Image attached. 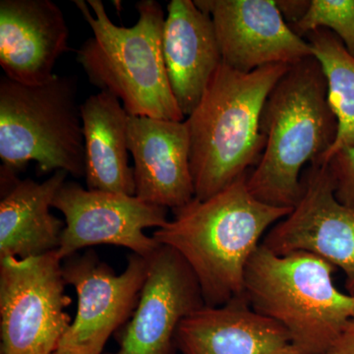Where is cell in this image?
<instances>
[{"label":"cell","mask_w":354,"mask_h":354,"mask_svg":"<svg viewBox=\"0 0 354 354\" xmlns=\"http://www.w3.org/2000/svg\"><path fill=\"white\" fill-rule=\"evenodd\" d=\"M311 0H276L279 12L290 27L297 25L308 11Z\"/></svg>","instance_id":"7402d4cb"},{"label":"cell","mask_w":354,"mask_h":354,"mask_svg":"<svg viewBox=\"0 0 354 354\" xmlns=\"http://www.w3.org/2000/svg\"><path fill=\"white\" fill-rule=\"evenodd\" d=\"M0 172V259H27L57 251L65 223L51 214L50 208L68 174L55 171L37 183L19 179L4 167Z\"/></svg>","instance_id":"2e32d148"},{"label":"cell","mask_w":354,"mask_h":354,"mask_svg":"<svg viewBox=\"0 0 354 354\" xmlns=\"http://www.w3.org/2000/svg\"><path fill=\"white\" fill-rule=\"evenodd\" d=\"M57 251L0 259V354H55L71 325Z\"/></svg>","instance_id":"52a82bcc"},{"label":"cell","mask_w":354,"mask_h":354,"mask_svg":"<svg viewBox=\"0 0 354 354\" xmlns=\"http://www.w3.org/2000/svg\"><path fill=\"white\" fill-rule=\"evenodd\" d=\"M148 269V258L135 253L120 274L93 250L62 261L65 283L75 290L78 307L55 354H102L136 308Z\"/></svg>","instance_id":"ba28073f"},{"label":"cell","mask_w":354,"mask_h":354,"mask_svg":"<svg viewBox=\"0 0 354 354\" xmlns=\"http://www.w3.org/2000/svg\"><path fill=\"white\" fill-rule=\"evenodd\" d=\"M325 165L329 171L335 197L354 211V148L341 149Z\"/></svg>","instance_id":"44dd1931"},{"label":"cell","mask_w":354,"mask_h":354,"mask_svg":"<svg viewBox=\"0 0 354 354\" xmlns=\"http://www.w3.org/2000/svg\"><path fill=\"white\" fill-rule=\"evenodd\" d=\"M53 208L65 218L57 254L64 261L81 249L109 244L130 249L149 258L160 247L147 228L167 225V209L149 204L136 196L84 188L65 181L58 191Z\"/></svg>","instance_id":"9c48e42d"},{"label":"cell","mask_w":354,"mask_h":354,"mask_svg":"<svg viewBox=\"0 0 354 354\" xmlns=\"http://www.w3.org/2000/svg\"><path fill=\"white\" fill-rule=\"evenodd\" d=\"M248 174L208 199L194 198L172 209L174 218L152 235L187 262L207 306L243 297L247 264L260 239L292 211L254 197L247 186Z\"/></svg>","instance_id":"6da1fadb"},{"label":"cell","mask_w":354,"mask_h":354,"mask_svg":"<svg viewBox=\"0 0 354 354\" xmlns=\"http://www.w3.org/2000/svg\"><path fill=\"white\" fill-rule=\"evenodd\" d=\"M215 26L223 64L243 73L313 57L279 12L276 0H194Z\"/></svg>","instance_id":"7c38bea8"},{"label":"cell","mask_w":354,"mask_h":354,"mask_svg":"<svg viewBox=\"0 0 354 354\" xmlns=\"http://www.w3.org/2000/svg\"><path fill=\"white\" fill-rule=\"evenodd\" d=\"M291 65L249 73L221 64L196 109L185 120L195 198L206 200L248 174L265 149L261 116L276 84Z\"/></svg>","instance_id":"3957f363"},{"label":"cell","mask_w":354,"mask_h":354,"mask_svg":"<svg viewBox=\"0 0 354 354\" xmlns=\"http://www.w3.org/2000/svg\"><path fill=\"white\" fill-rule=\"evenodd\" d=\"M281 354H304L302 353H300V351H298L297 349H295L293 348L292 346H290V348L286 349V351H283Z\"/></svg>","instance_id":"cb8c5ba5"},{"label":"cell","mask_w":354,"mask_h":354,"mask_svg":"<svg viewBox=\"0 0 354 354\" xmlns=\"http://www.w3.org/2000/svg\"><path fill=\"white\" fill-rule=\"evenodd\" d=\"M176 344L183 354H281L291 346L286 330L254 311L244 297L186 317Z\"/></svg>","instance_id":"e0dca14e"},{"label":"cell","mask_w":354,"mask_h":354,"mask_svg":"<svg viewBox=\"0 0 354 354\" xmlns=\"http://www.w3.org/2000/svg\"><path fill=\"white\" fill-rule=\"evenodd\" d=\"M93 36L77 50L90 83L118 97L133 116L184 121L162 53L165 16L156 0L137 2L132 27L114 24L102 0H74Z\"/></svg>","instance_id":"277c9868"},{"label":"cell","mask_w":354,"mask_h":354,"mask_svg":"<svg viewBox=\"0 0 354 354\" xmlns=\"http://www.w3.org/2000/svg\"><path fill=\"white\" fill-rule=\"evenodd\" d=\"M262 158L247 176L259 201L293 209L299 202L302 171L334 145L337 116L330 106L322 66L314 57L291 65L270 93L261 116Z\"/></svg>","instance_id":"7a4b0ae2"},{"label":"cell","mask_w":354,"mask_h":354,"mask_svg":"<svg viewBox=\"0 0 354 354\" xmlns=\"http://www.w3.org/2000/svg\"><path fill=\"white\" fill-rule=\"evenodd\" d=\"M291 29L302 38L315 30H329L354 57V0H311L304 17Z\"/></svg>","instance_id":"ffe728a7"},{"label":"cell","mask_w":354,"mask_h":354,"mask_svg":"<svg viewBox=\"0 0 354 354\" xmlns=\"http://www.w3.org/2000/svg\"><path fill=\"white\" fill-rule=\"evenodd\" d=\"M335 270L315 254L279 256L261 243L247 264L243 297L279 323L298 351L326 354L354 320V297L337 290Z\"/></svg>","instance_id":"5b68a950"},{"label":"cell","mask_w":354,"mask_h":354,"mask_svg":"<svg viewBox=\"0 0 354 354\" xmlns=\"http://www.w3.org/2000/svg\"><path fill=\"white\" fill-rule=\"evenodd\" d=\"M128 149L134 160L135 196L138 199L171 209L194 199L185 120L129 114Z\"/></svg>","instance_id":"4fadbf2b"},{"label":"cell","mask_w":354,"mask_h":354,"mask_svg":"<svg viewBox=\"0 0 354 354\" xmlns=\"http://www.w3.org/2000/svg\"><path fill=\"white\" fill-rule=\"evenodd\" d=\"M2 167L23 171L31 162L41 174L85 176L81 104L75 76L57 75L41 85L0 79Z\"/></svg>","instance_id":"8992f818"},{"label":"cell","mask_w":354,"mask_h":354,"mask_svg":"<svg viewBox=\"0 0 354 354\" xmlns=\"http://www.w3.org/2000/svg\"><path fill=\"white\" fill-rule=\"evenodd\" d=\"M302 185L297 206L268 232L262 244L279 256L315 254L344 272L346 290L354 297V211L335 197L326 165H309Z\"/></svg>","instance_id":"30bf717a"},{"label":"cell","mask_w":354,"mask_h":354,"mask_svg":"<svg viewBox=\"0 0 354 354\" xmlns=\"http://www.w3.org/2000/svg\"><path fill=\"white\" fill-rule=\"evenodd\" d=\"M148 260L138 304L116 332L118 351L108 354H174L179 325L206 305L196 276L177 251L160 245Z\"/></svg>","instance_id":"8fae6325"},{"label":"cell","mask_w":354,"mask_h":354,"mask_svg":"<svg viewBox=\"0 0 354 354\" xmlns=\"http://www.w3.org/2000/svg\"><path fill=\"white\" fill-rule=\"evenodd\" d=\"M88 189L135 196L129 165V114L113 95L100 91L81 104Z\"/></svg>","instance_id":"ac0fdd59"},{"label":"cell","mask_w":354,"mask_h":354,"mask_svg":"<svg viewBox=\"0 0 354 354\" xmlns=\"http://www.w3.org/2000/svg\"><path fill=\"white\" fill-rule=\"evenodd\" d=\"M162 53L172 94L186 118L223 64L211 16L192 0H171L165 20Z\"/></svg>","instance_id":"9a60e30c"},{"label":"cell","mask_w":354,"mask_h":354,"mask_svg":"<svg viewBox=\"0 0 354 354\" xmlns=\"http://www.w3.org/2000/svg\"><path fill=\"white\" fill-rule=\"evenodd\" d=\"M304 38L322 66L330 106L337 120L334 145L317 162L325 165L341 149L354 148V57L329 30H315Z\"/></svg>","instance_id":"d6986e66"},{"label":"cell","mask_w":354,"mask_h":354,"mask_svg":"<svg viewBox=\"0 0 354 354\" xmlns=\"http://www.w3.org/2000/svg\"><path fill=\"white\" fill-rule=\"evenodd\" d=\"M69 50L68 25L57 3L0 1V66L7 78L25 85L48 82Z\"/></svg>","instance_id":"5bb4252c"},{"label":"cell","mask_w":354,"mask_h":354,"mask_svg":"<svg viewBox=\"0 0 354 354\" xmlns=\"http://www.w3.org/2000/svg\"><path fill=\"white\" fill-rule=\"evenodd\" d=\"M326 354H354V320L346 326Z\"/></svg>","instance_id":"603a6c76"}]
</instances>
